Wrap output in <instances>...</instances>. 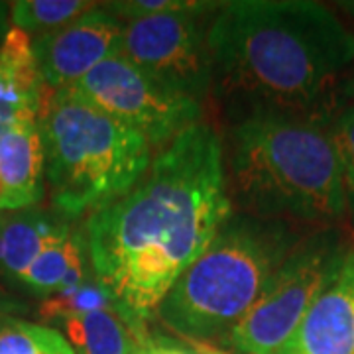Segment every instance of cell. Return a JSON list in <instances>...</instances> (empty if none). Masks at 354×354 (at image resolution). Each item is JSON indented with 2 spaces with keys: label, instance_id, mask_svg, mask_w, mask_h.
<instances>
[{
  "label": "cell",
  "instance_id": "1",
  "mask_svg": "<svg viewBox=\"0 0 354 354\" xmlns=\"http://www.w3.org/2000/svg\"><path fill=\"white\" fill-rule=\"evenodd\" d=\"M230 209L221 140L197 122L165 146L132 189L88 216L93 276L148 321Z\"/></svg>",
  "mask_w": 354,
  "mask_h": 354
},
{
  "label": "cell",
  "instance_id": "2",
  "mask_svg": "<svg viewBox=\"0 0 354 354\" xmlns=\"http://www.w3.org/2000/svg\"><path fill=\"white\" fill-rule=\"evenodd\" d=\"M207 41L213 83L242 118L272 114L325 124L354 62L353 32L311 0L227 2Z\"/></svg>",
  "mask_w": 354,
  "mask_h": 354
},
{
  "label": "cell",
  "instance_id": "3",
  "mask_svg": "<svg viewBox=\"0 0 354 354\" xmlns=\"http://www.w3.org/2000/svg\"><path fill=\"white\" fill-rule=\"evenodd\" d=\"M230 191L248 215L329 228L346 216L339 158L325 124L246 116L230 134Z\"/></svg>",
  "mask_w": 354,
  "mask_h": 354
},
{
  "label": "cell",
  "instance_id": "4",
  "mask_svg": "<svg viewBox=\"0 0 354 354\" xmlns=\"http://www.w3.org/2000/svg\"><path fill=\"white\" fill-rule=\"evenodd\" d=\"M297 241L290 223L230 216L209 248L179 276L156 313L167 329L189 341L228 337Z\"/></svg>",
  "mask_w": 354,
  "mask_h": 354
},
{
  "label": "cell",
  "instance_id": "5",
  "mask_svg": "<svg viewBox=\"0 0 354 354\" xmlns=\"http://www.w3.org/2000/svg\"><path fill=\"white\" fill-rule=\"evenodd\" d=\"M44 171L53 207L97 213L134 187L150 165V144L73 87H46L38 111Z\"/></svg>",
  "mask_w": 354,
  "mask_h": 354
},
{
  "label": "cell",
  "instance_id": "6",
  "mask_svg": "<svg viewBox=\"0 0 354 354\" xmlns=\"http://www.w3.org/2000/svg\"><path fill=\"white\" fill-rule=\"evenodd\" d=\"M351 246L337 228L299 239L254 307L228 333L241 354H278L301 325L317 295L339 272Z\"/></svg>",
  "mask_w": 354,
  "mask_h": 354
},
{
  "label": "cell",
  "instance_id": "7",
  "mask_svg": "<svg viewBox=\"0 0 354 354\" xmlns=\"http://www.w3.org/2000/svg\"><path fill=\"white\" fill-rule=\"evenodd\" d=\"M216 6L191 2L183 10L124 22L118 55L158 83L199 101L213 87L207 12Z\"/></svg>",
  "mask_w": 354,
  "mask_h": 354
},
{
  "label": "cell",
  "instance_id": "8",
  "mask_svg": "<svg viewBox=\"0 0 354 354\" xmlns=\"http://www.w3.org/2000/svg\"><path fill=\"white\" fill-rule=\"evenodd\" d=\"M71 87L150 146L169 144L201 116L199 101L158 83L122 55L109 57Z\"/></svg>",
  "mask_w": 354,
  "mask_h": 354
},
{
  "label": "cell",
  "instance_id": "9",
  "mask_svg": "<svg viewBox=\"0 0 354 354\" xmlns=\"http://www.w3.org/2000/svg\"><path fill=\"white\" fill-rule=\"evenodd\" d=\"M124 22L109 8L81 14L73 22L32 39L39 77L50 88L75 85L95 67L120 53Z\"/></svg>",
  "mask_w": 354,
  "mask_h": 354
},
{
  "label": "cell",
  "instance_id": "10",
  "mask_svg": "<svg viewBox=\"0 0 354 354\" xmlns=\"http://www.w3.org/2000/svg\"><path fill=\"white\" fill-rule=\"evenodd\" d=\"M278 354H354V248Z\"/></svg>",
  "mask_w": 354,
  "mask_h": 354
},
{
  "label": "cell",
  "instance_id": "11",
  "mask_svg": "<svg viewBox=\"0 0 354 354\" xmlns=\"http://www.w3.org/2000/svg\"><path fill=\"white\" fill-rule=\"evenodd\" d=\"M75 354H144L153 344L146 319L114 301L59 323Z\"/></svg>",
  "mask_w": 354,
  "mask_h": 354
},
{
  "label": "cell",
  "instance_id": "12",
  "mask_svg": "<svg viewBox=\"0 0 354 354\" xmlns=\"http://www.w3.org/2000/svg\"><path fill=\"white\" fill-rule=\"evenodd\" d=\"M44 148L38 120H26L0 138V211L28 209L44 193Z\"/></svg>",
  "mask_w": 354,
  "mask_h": 354
},
{
  "label": "cell",
  "instance_id": "13",
  "mask_svg": "<svg viewBox=\"0 0 354 354\" xmlns=\"http://www.w3.org/2000/svg\"><path fill=\"white\" fill-rule=\"evenodd\" d=\"M88 278L87 242L83 234L62 225L26 270L22 281L39 293L57 295L75 290Z\"/></svg>",
  "mask_w": 354,
  "mask_h": 354
},
{
  "label": "cell",
  "instance_id": "14",
  "mask_svg": "<svg viewBox=\"0 0 354 354\" xmlns=\"http://www.w3.org/2000/svg\"><path fill=\"white\" fill-rule=\"evenodd\" d=\"M62 227L55 218L26 211V213H0V264L22 278L30 264L41 252L51 234Z\"/></svg>",
  "mask_w": 354,
  "mask_h": 354
},
{
  "label": "cell",
  "instance_id": "15",
  "mask_svg": "<svg viewBox=\"0 0 354 354\" xmlns=\"http://www.w3.org/2000/svg\"><path fill=\"white\" fill-rule=\"evenodd\" d=\"M93 6L97 4L85 0H18L12 2L10 18L14 28L22 30L28 36H44L73 22Z\"/></svg>",
  "mask_w": 354,
  "mask_h": 354
},
{
  "label": "cell",
  "instance_id": "16",
  "mask_svg": "<svg viewBox=\"0 0 354 354\" xmlns=\"http://www.w3.org/2000/svg\"><path fill=\"white\" fill-rule=\"evenodd\" d=\"M0 354H75L59 330L10 321L0 325Z\"/></svg>",
  "mask_w": 354,
  "mask_h": 354
},
{
  "label": "cell",
  "instance_id": "17",
  "mask_svg": "<svg viewBox=\"0 0 354 354\" xmlns=\"http://www.w3.org/2000/svg\"><path fill=\"white\" fill-rule=\"evenodd\" d=\"M116 299L111 295V291L101 286L95 276H91L87 281L77 286L75 290L64 291L57 295H51L50 299L41 307V317L50 323H62L71 317L85 315L91 311H97L102 307L113 305Z\"/></svg>",
  "mask_w": 354,
  "mask_h": 354
},
{
  "label": "cell",
  "instance_id": "18",
  "mask_svg": "<svg viewBox=\"0 0 354 354\" xmlns=\"http://www.w3.org/2000/svg\"><path fill=\"white\" fill-rule=\"evenodd\" d=\"M325 128L339 158L346 215H351L354 225V101L330 114Z\"/></svg>",
  "mask_w": 354,
  "mask_h": 354
},
{
  "label": "cell",
  "instance_id": "19",
  "mask_svg": "<svg viewBox=\"0 0 354 354\" xmlns=\"http://www.w3.org/2000/svg\"><path fill=\"white\" fill-rule=\"evenodd\" d=\"M144 354H221L209 348V346H185L174 341H164V339H156L153 344Z\"/></svg>",
  "mask_w": 354,
  "mask_h": 354
},
{
  "label": "cell",
  "instance_id": "20",
  "mask_svg": "<svg viewBox=\"0 0 354 354\" xmlns=\"http://www.w3.org/2000/svg\"><path fill=\"white\" fill-rule=\"evenodd\" d=\"M346 91H348V93H351V95H353V97H354V83H353V85H351V87H346Z\"/></svg>",
  "mask_w": 354,
  "mask_h": 354
}]
</instances>
